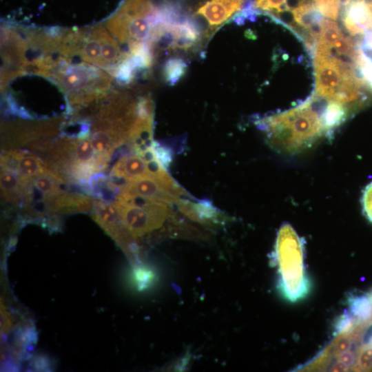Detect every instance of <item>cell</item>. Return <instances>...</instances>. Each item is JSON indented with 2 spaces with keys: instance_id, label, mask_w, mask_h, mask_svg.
I'll list each match as a JSON object with an SVG mask.
<instances>
[{
  "instance_id": "6",
  "label": "cell",
  "mask_w": 372,
  "mask_h": 372,
  "mask_svg": "<svg viewBox=\"0 0 372 372\" xmlns=\"http://www.w3.org/2000/svg\"><path fill=\"white\" fill-rule=\"evenodd\" d=\"M92 217L123 250L131 263L141 257L140 247L125 227L113 203L94 199Z\"/></svg>"
},
{
  "instance_id": "10",
  "label": "cell",
  "mask_w": 372,
  "mask_h": 372,
  "mask_svg": "<svg viewBox=\"0 0 372 372\" xmlns=\"http://www.w3.org/2000/svg\"><path fill=\"white\" fill-rule=\"evenodd\" d=\"M245 0H207L196 10L205 18L211 30L222 25L239 12Z\"/></svg>"
},
{
  "instance_id": "16",
  "label": "cell",
  "mask_w": 372,
  "mask_h": 372,
  "mask_svg": "<svg viewBox=\"0 0 372 372\" xmlns=\"http://www.w3.org/2000/svg\"><path fill=\"white\" fill-rule=\"evenodd\" d=\"M354 371H372V346L364 343L356 351L355 360L351 367Z\"/></svg>"
},
{
  "instance_id": "7",
  "label": "cell",
  "mask_w": 372,
  "mask_h": 372,
  "mask_svg": "<svg viewBox=\"0 0 372 372\" xmlns=\"http://www.w3.org/2000/svg\"><path fill=\"white\" fill-rule=\"evenodd\" d=\"M340 18L351 36L372 32V0H353L343 8Z\"/></svg>"
},
{
  "instance_id": "19",
  "label": "cell",
  "mask_w": 372,
  "mask_h": 372,
  "mask_svg": "<svg viewBox=\"0 0 372 372\" xmlns=\"http://www.w3.org/2000/svg\"><path fill=\"white\" fill-rule=\"evenodd\" d=\"M367 295L369 296V297L371 298V300H372V290H371L369 292L367 293Z\"/></svg>"
},
{
  "instance_id": "1",
  "label": "cell",
  "mask_w": 372,
  "mask_h": 372,
  "mask_svg": "<svg viewBox=\"0 0 372 372\" xmlns=\"http://www.w3.org/2000/svg\"><path fill=\"white\" fill-rule=\"evenodd\" d=\"M317 104L318 99L313 94L294 107L256 118V123L266 132L274 147L296 150L327 131L323 118L326 105L319 110Z\"/></svg>"
},
{
  "instance_id": "8",
  "label": "cell",
  "mask_w": 372,
  "mask_h": 372,
  "mask_svg": "<svg viewBox=\"0 0 372 372\" xmlns=\"http://www.w3.org/2000/svg\"><path fill=\"white\" fill-rule=\"evenodd\" d=\"M1 169L19 174L21 177L30 179L47 170L41 160L33 153L19 149H10L1 156Z\"/></svg>"
},
{
  "instance_id": "15",
  "label": "cell",
  "mask_w": 372,
  "mask_h": 372,
  "mask_svg": "<svg viewBox=\"0 0 372 372\" xmlns=\"http://www.w3.org/2000/svg\"><path fill=\"white\" fill-rule=\"evenodd\" d=\"M132 280L139 291L150 287L155 279L154 271L141 263L132 266Z\"/></svg>"
},
{
  "instance_id": "9",
  "label": "cell",
  "mask_w": 372,
  "mask_h": 372,
  "mask_svg": "<svg viewBox=\"0 0 372 372\" xmlns=\"http://www.w3.org/2000/svg\"><path fill=\"white\" fill-rule=\"evenodd\" d=\"M177 205L180 211L186 217L202 225L213 227L225 221V215L208 200L192 202L182 198Z\"/></svg>"
},
{
  "instance_id": "11",
  "label": "cell",
  "mask_w": 372,
  "mask_h": 372,
  "mask_svg": "<svg viewBox=\"0 0 372 372\" xmlns=\"http://www.w3.org/2000/svg\"><path fill=\"white\" fill-rule=\"evenodd\" d=\"M93 200L91 197L82 194L62 192L52 200L49 215L92 211Z\"/></svg>"
},
{
  "instance_id": "5",
  "label": "cell",
  "mask_w": 372,
  "mask_h": 372,
  "mask_svg": "<svg viewBox=\"0 0 372 372\" xmlns=\"http://www.w3.org/2000/svg\"><path fill=\"white\" fill-rule=\"evenodd\" d=\"M118 194L158 200L172 205H177L187 193L167 174L133 179L124 184Z\"/></svg>"
},
{
  "instance_id": "3",
  "label": "cell",
  "mask_w": 372,
  "mask_h": 372,
  "mask_svg": "<svg viewBox=\"0 0 372 372\" xmlns=\"http://www.w3.org/2000/svg\"><path fill=\"white\" fill-rule=\"evenodd\" d=\"M314 94L342 105L358 100L362 82L355 67L335 57L313 54Z\"/></svg>"
},
{
  "instance_id": "18",
  "label": "cell",
  "mask_w": 372,
  "mask_h": 372,
  "mask_svg": "<svg viewBox=\"0 0 372 372\" xmlns=\"http://www.w3.org/2000/svg\"><path fill=\"white\" fill-rule=\"evenodd\" d=\"M33 369L36 371H48L51 369V364L47 360L46 358L42 356L37 357L32 362Z\"/></svg>"
},
{
  "instance_id": "17",
  "label": "cell",
  "mask_w": 372,
  "mask_h": 372,
  "mask_svg": "<svg viewBox=\"0 0 372 372\" xmlns=\"http://www.w3.org/2000/svg\"><path fill=\"white\" fill-rule=\"evenodd\" d=\"M362 205L364 214L372 223V182L367 185L364 189Z\"/></svg>"
},
{
  "instance_id": "13",
  "label": "cell",
  "mask_w": 372,
  "mask_h": 372,
  "mask_svg": "<svg viewBox=\"0 0 372 372\" xmlns=\"http://www.w3.org/2000/svg\"><path fill=\"white\" fill-rule=\"evenodd\" d=\"M349 313L360 322L372 324V300L366 294L349 297Z\"/></svg>"
},
{
  "instance_id": "12",
  "label": "cell",
  "mask_w": 372,
  "mask_h": 372,
  "mask_svg": "<svg viewBox=\"0 0 372 372\" xmlns=\"http://www.w3.org/2000/svg\"><path fill=\"white\" fill-rule=\"evenodd\" d=\"M28 179L8 169H1V191L3 200L14 206H23Z\"/></svg>"
},
{
  "instance_id": "4",
  "label": "cell",
  "mask_w": 372,
  "mask_h": 372,
  "mask_svg": "<svg viewBox=\"0 0 372 372\" xmlns=\"http://www.w3.org/2000/svg\"><path fill=\"white\" fill-rule=\"evenodd\" d=\"M113 203L137 243L140 238L150 235L167 221L171 222L175 214L170 205L158 200L120 196Z\"/></svg>"
},
{
  "instance_id": "14",
  "label": "cell",
  "mask_w": 372,
  "mask_h": 372,
  "mask_svg": "<svg viewBox=\"0 0 372 372\" xmlns=\"http://www.w3.org/2000/svg\"><path fill=\"white\" fill-rule=\"evenodd\" d=\"M187 69V64L184 59L178 56L167 59L163 67L165 81L169 85H175L185 76Z\"/></svg>"
},
{
  "instance_id": "2",
  "label": "cell",
  "mask_w": 372,
  "mask_h": 372,
  "mask_svg": "<svg viewBox=\"0 0 372 372\" xmlns=\"http://www.w3.org/2000/svg\"><path fill=\"white\" fill-rule=\"evenodd\" d=\"M275 253L281 294L290 302L306 297L310 284L304 267L303 245L289 224H284L278 231Z\"/></svg>"
}]
</instances>
